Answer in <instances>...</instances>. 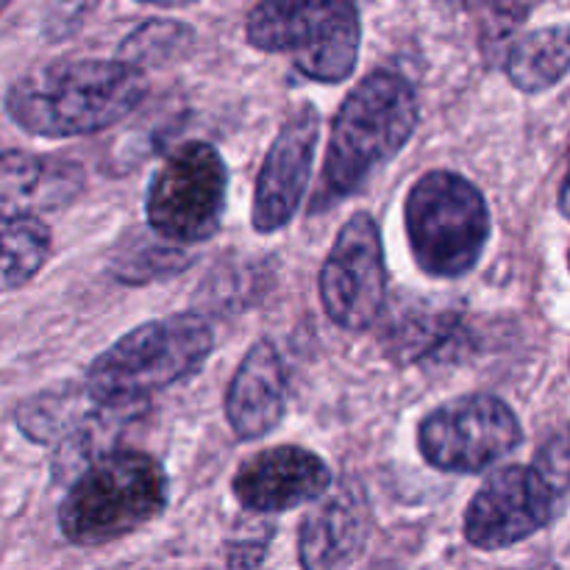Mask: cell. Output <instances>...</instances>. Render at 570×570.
<instances>
[{
    "mask_svg": "<svg viewBox=\"0 0 570 570\" xmlns=\"http://www.w3.org/2000/svg\"><path fill=\"white\" fill-rule=\"evenodd\" d=\"M9 3H11V0H0V11H3Z\"/></svg>",
    "mask_w": 570,
    "mask_h": 570,
    "instance_id": "cell-28",
    "label": "cell"
},
{
    "mask_svg": "<svg viewBox=\"0 0 570 570\" xmlns=\"http://www.w3.org/2000/svg\"><path fill=\"white\" fill-rule=\"evenodd\" d=\"M371 570H404L401 566H395V562H382V566L371 568Z\"/></svg>",
    "mask_w": 570,
    "mask_h": 570,
    "instance_id": "cell-27",
    "label": "cell"
},
{
    "mask_svg": "<svg viewBox=\"0 0 570 570\" xmlns=\"http://www.w3.org/2000/svg\"><path fill=\"white\" fill-rule=\"evenodd\" d=\"M570 72V26L529 31L507 53V76L521 92H543Z\"/></svg>",
    "mask_w": 570,
    "mask_h": 570,
    "instance_id": "cell-17",
    "label": "cell"
},
{
    "mask_svg": "<svg viewBox=\"0 0 570 570\" xmlns=\"http://www.w3.org/2000/svg\"><path fill=\"white\" fill-rule=\"evenodd\" d=\"M212 348L215 334L195 312L159 317L122 334L95 356L87 371V387L104 404L142 406L148 395L198 373Z\"/></svg>",
    "mask_w": 570,
    "mask_h": 570,
    "instance_id": "cell-4",
    "label": "cell"
},
{
    "mask_svg": "<svg viewBox=\"0 0 570 570\" xmlns=\"http://www.w3.org/2000/svg\"><path fill=\"white\" fill-rule=\"evenodd\" d=\"M228 173L209 142H184L165 156L148 184L145 215L150 232L176 245L206 243L226 212Z\"/></svg>",
    "mask_w": 570,
    "mask_h": 570,
    "instance_id": "cell-7",
    "label": "cell"
},
{
    "mask_svg": "<svg viewBox=\"0 0 570 570\" xmlns=\"http://www.w3.org/2000/svg\"><path fill=\"white\" fill-rule=\"evenodd\" d=\"M53 250V234L39 217L0 220V293L31 282Z\"/></svg>",
    "mask_w": 570,
    "mask_h": 570,
    "instance_id": "cell-18",
    "label": "cell"
},
{
    "mask_svg": "<svg viewBox=\"0 0 570 570\" xmlns=\"http://www.w3.org/2000/svg\"><path fill=\"white\" fill-rule=\"evenodd\" d=\"M139 3H150V6H165V9H176V6H189L195 0H139Z\"/></svg>",
    "mask_w": 570,
    "mask_h": 570,
    "instance_id": "cell-26",
    "label": "cell"
},
{
    "mask_svg": "<svg viewBox=\"0 0 570 570\" xmlns=\"http://www.w3.org/2000/svg\"><path fill=\"white\" fill-rule=\"evenodd\" d=\"M256 50L284 53L306 78L343 83L360 59L356 0H262L245 22Z\"/></svg>",
    "mask_w": 570,
    "mask_h": 570,
    "instance_id": "cell-5",
    "label": "cell"
},
{
    "mask_svg": "<svg viewBox=\"0 0 570 570\" xmlns=\"http://www.w3.org/2000/svg\"><path fill=\"white\" fill-rule=\"evenodd\" d=\"M557 206H560L562 215H566L570 220V167H568L566 181H562V187H560V200H557Z\"/></svg>",
    "mask_w": 570,
    "mask_h": 570,
    "instance_id": "cell-25",
    "label": "cell"
},
{
    "mask_svg": "<svg viewBox=\"0 0 570 570\" xmlns=\"http://www.w3.org/2000/svg\"><path fill=\"white\" fill-rule=\"evenodd\" d=\"M298 532L304 570H343L362 554L371 534V504L360 479L345 476L321 495Z\"/></svg>",
    "mask_w": 570,
    "mask_h": 570,
    "instance_id": "cell-13",
    "label": "cell"
},
{
    "mask_svg": "<svg viewBox=\"0 0 570 570\" xmlns=\"http://www.w3.org/2000/svg\"><path fill=\"white\" fill-rule=\"evenodd\" d=\"M560 495L532 465L495 471L465 510V540L479 551H504L523 543L554 518Z\"/></svg>",
    "mask_w": 570,
    "mask_h": 570,
    "instance_id": "cell-10",
    "label": "cell"
},
{
    "mask_svg": "<svg viewBox=\"0 0 570 570\" xmlns=\"http://www.w3.org/2000/svg\"><path fill=\"white\" fill-rule=\"evenodd\" d=\"M456 317L449 312H412L404 321L390 323L387 348L399 362H415L432 354L454 332Z\"/></svg>",
    "mask_w": 570,
    "mask_h": 570,
    "instance_id": "cell-20",
    "label": "cell"
},
{
    "mask_svg": "<svg viewBox=\"0 0 570 570\" xmlns=\"http://www.w3.org/2000/svg\"><path fill=\"white\" fill-rule=\"evenodd\" d=\"M326 315L345 332H367L387 306V265L379 223L356 212L334 239L321 271Z\"/></svg>",
    "mask_w": 570,
    "mask_h": 570,
    "instance_id": "cell-9",
    "label": "cell"
},
{
    "mask_svg": "<svg viewBox=\"0 0 570 570\" xmlns=\"http://www.w3.org/2000/svg\"><path fill=\"white\" fill-rule=\"evenodd\" d=\"M317 139H321V115L315 106L304 104L287 117L262 161L254 189V228L259 234H273L287 226L304 200L309 184L312 161H315Z\"/></svg>",
    "mask_w": 570,
    "mask_h": 570,
    "instance_id": "cell-11",
    "label": "cell"
},
{
    "mask_svg": "<svg viewBox=\"0 0 570 570\" xmlns=\"http://www.w3.org/2000/svg\"><path fill=\"white\" fill-rule=\"evenodd\" d=\"M417 98L404 76L376 70L356 83L332 122L321 187L312 212L337 206L387 165L415 134Z\"/></svg>",
    "mask_w": 570,
    "mask_h": 570,
    "instance_id": "cell-2",
    "label": "cell"
},
{
    "mask_svg": "<svg viewBox=\"0 0 570 570\" xmlns=\"http://www.w3.org/2000/svg\"><path fill=\"white\" fill-rule=\"evenodd\" d=\"M404 220L412 256L432 278L471 273L490 239L488 200L451 170H432L412 184Z\"/></svg>",
    "mask_w": 570,
    "mask_h": 570,
    "instance_id": "cell-6",
    "label": "cell"
},
{
    "mask_svg": "<svg viewBox=\"0 0 570 570\" xmlns=\"http://www.w3.org/2000/svg\"><path fill=\"white\" fill-rule=\"evenodd\" d=\"M83 167L72 159L28 150L0 154V220L61 212L83 193Z\"/></svg>",
    "mask_w": 570,
    "mask_h": 570,
    "instance_id": "cell-14",
    "label": "cell"
},
{
    "mask_svg": "<svg viewBox=\"0 0 570 570\" xmlns=\"http://www.w3.org/2000/svg\"><path fill=\"white\" fill-rule=\"evenodd\" d=\"M139 410L142 406L104 404L87 387V382L59 384V387L42 390L33 399L22 401L14 412V423L31 443L53 445L95 438L98 429H106L111 421H120Z\"/></svg>",
    "mask_w": 570,
    "mask_h": 570,
    "instance_id": "cell-15",
    "label": "cell"
},
{
    "mask_svg": "<svg viewBox=\"0 0 570 570\" xmlns=\"http://www.w3.org/2000/svg\"><path fill=\"white\" fill-rule=\"evenodd\" d=\"M111 267L126 282H148V278H159L187 267V256L176 248V243L156 234V239L142 243L139 254L128 248V245H122V254L115 256Z\"/></svg>",
    "mask_w": 570,
    "mask_h": 570,
    "instance_id": "cell-21",
    "label": "cell"
},
{
    "mask_svg": "<svg viewBox=\"0 0 570 570\" xmlns=\"http://www.w3.org/2000/svg\"><path fill=\"white\" fill-rule=\"evenodd\" d=\"M332 488L326 462L301 445H273L248 456L232 479L234 499L256 515L298 510Z\"/></svg>",
    "mask_w": 570,
    "mask_h": 570,
    "instance_id": "cell-12",
    "label": "cell"
},
{
    "mask_svg": "<svg viewBox=\"0 0 570 570\" xmlns=\"http://www.w3.org/2000/svg\"><path fill=\"white\" fill-rule=\"evenodd\" d=\"M195 42V31L184 22L173 20H150L142 22L134 33H128L120 45V59L134 67L165 65L187 53Z\"/></svg>",
    "mask_w": 570,
    "mask_h": 570,
    "instance_id": "cell-19",
    "label": "cell"
},
{
    "mask_svg": "<svg viewBox=\"0 0 570 570\" xmlns=\"http://www.w3.org/2000/svg\"><path fill=\"white\" fill-rule=\"evenodd\" d=\"M451 11H468L484 22L488 37H501L512 31L527 14V0H438Z\"/></svg>",
    "mask_w": 570,
    "mask_h": 570,
    "instance_id": "cell-22",
    "label": "cell"
},
{
    "mask_svg": "<svg viewBox=\"0 0 570 570\" xmlns=\"http://www.w3.org/2000/svg\"><path fill=\"white\" fill-rule=\"evenodd\" d=\"M515 412L495 395H462L429 412L417 426L423 460L443 473H482L521 445Z\"/></svg>",
    "mask_w": 570,
    "mask_h": 570,
    "instance_id": "cell-8",
    "label": "cell"
},
{
    "mask_svg": "<svg viewBox=\"0 0 570 570\" xmlns=\"http://www.w3.org/2000/svg\"><path fill=\"white\" fill-rule=\"evenodd\" d=\"M267 538H271V534H267ZM267 538H250V540H239V543H234L232 551H228V570L259 568V562L265 560Z\"/></svg>",
    "mask_w": 570,
    "mask_h": 570,
    "instance_id": "cell-24",
    "label": "cell"
},
{
    "mask_svg": "<svg viewBox=\"0 0 570 570\" xmlns=\"http://www.w3.org/2000/svg\"><path fill=\"white\" fill-rule=\"evenodd\" d=\"M287 410V373L276 345L259 340L239 362L226 393V417L239 440H262Z\"/></svg>",
    "mask_w": 570,
    "mask_h": 570,
    "instance_id": "cell-16",
    "label": "cell"
},
{
    "mask_svg": "<svg viewBox=\"0 0 570 570\" xmlns=\"http://www.w3.org/2000/svg\"><path fill=\"white\" fill-rule=\"evenodd\" d=\"M534 471L551 484L557 495H566L570 490V426H562L560 432L551 434L532 462Z\"/></svg>",
    "mask_w": 570,
    "mask_h": 570,
    "instance_id": "cell-23",
    "label": "cell"
},
{
    "mask_svg": "<svg viewBox=\"0 0 570 570\" xmlns=\"http://www.w3.org/2000/svg\"><path fill=\"white\" fill-rule=\"evenodd\" d=\"M167 473L145 451H109L87 462L67 488L59 529L67 543L95 549L115 543L159 518L167 507Z\"/></svg>",
    "mask_w": 570,
    "mask_h": 570,
    "instance_id": "cell-3",
    "label": "cell"
},
{
    "mask_svg": "<svg viewBox=\"0 0 570 570\" xmlns=\"http://www.w3.org/2000/svg\"><path fill=\"white\" fill-rule=\"evenodd\" d=\"M148 95L145 70L115 59H59L17 78L6 111L28 134L83 137L120 122Z\"/></svg>",
    "mask_w": 570,
    "mask_h": 570,
    "instance_id": "cell-1",
    "label": "cell"
}]
</instances>
